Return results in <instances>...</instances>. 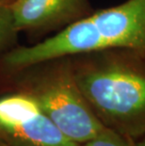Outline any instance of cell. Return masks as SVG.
Listing matches in <instances>:
<instances>
[{"label":"cell","mask_w":145,"mask_h":146,"mask_svg":"<svg viewBox=\"0 0 145 146\" xmlns=\"http://www.w3.org/2000/svg\"><path fill=\"white\" fill-rule=\"evenodd\" d=\"M70 58L80 91L102 125L133 141L144 136V61L123 49Z\"/></svg>","instance_id":"cell-1"},{"label":"cell","mask_w":145,"mask_h":146,"mask_svg":"<svg viewBox=\"0 0 145 146\" xmlns=\"http://www.w3.org/2000/svg\"><path fill=\"white\" fill-rule=\"evenodd\" d=\"M123 49L145 62V0H125L91 12L71 23L56 35L5 55L12 71H24L48 61L85 53Z\"/></svg>","instance_id":"cell-2"},{"label":"cell","mask_w":145,"mask_h":146,"mask_svg":"<svg viewBox=\"0 0 145 146\" xmlns=\"http://www.w3.org/2000/svg\"><path fill=\"white\" fill-rule=\"evenodd\" d=\"M45 68L16 81V91L31 96L68 138L82 144L104 125L97 119L75 80L70 57L48 61Z\"/></svg>","instance_id":"cell-3"},{"label":"cell","mask_w":145,"mask_h":146,"mask_svg":"<svg viewBox=\"0 0 145 146\" xmlns=\"http://www.w3.org/2000/svg\"><path fill=\"white\" fill-rule=\"evenodd\" d=\"M0 141L7 146H80L21 92L0 97Z\"/></svg>","instance_id":"cell-4"},{"label":"cell","mask_w":145,"mask_h":146,"mask_svg":"<svg viewBox=\"0 0 145 146\" xmlns=\"http://www.w3.org/2000/svg\"><path fill=\"white\" fill-rule=\"evenodd\" d=\"M9 6L16 31L66 27L91 12L88 0H13Z\"/></svg>","instance_id":"cell-5"},{"label":"cell","mask_w":145,"mask_h":146,"mask_svg":"<svg viewBox=\"0 0 145 146\" xmlns=\"http://www.w3.org/2000/svg\"><path fill=\"white\" fill-rule=\"evenodd\" d=\"M80 146H135L134 141L113 130L104 127L98 134Z\"/></svg>","instance_id":"cell-6"},{"label":"cell","mask_w":145,"mask_h":146,"mask_svg":"<svg viewBox=\"0 0 145 146\" xmlns=\"http://www.w3.org/2000/svg\"><path fill=\"white\" fill-rule=\"evenodd\" d=\"M9 4L0 6V51L16 33Z\"/></svg>","instance_id":"cell-7"},{"label":"cell","mask_w":145,"mask_h":146,"mask_svg":"<svg viewBox=\"0 0 145 146\" xmlns=\"http://www.w3.org/2000/svg\"><path fill=\"white\" fill-rule=\"evenodd\" d=\"M135 146H145V135L134 141Z\"/></svg>","instance_id":"cell-8"},{"label":"cell","mask_w":145,"mask_h":146,"mask_svg":"<svg viewBox=\"0 0 145 146\" xmlns=\"http://www.w3.org/2000/svg\"><path fill=\"white\" fill-rule=\"evenodd\" d=\"M9 0H0V6H4V5H7V4H10L8 3Z\"/></svg>","instance_id":"cell-9"},{"label":"cell","mask_w":145,"mask_h":146,"mask_svg":"<svg viewBox=\"0 0 145 146\" xmlns=\"http://www.w3.org/2000/svg\"><path fill=\"white\" fill-rule=\"evenodd\" d=\"M0 146H3V143H2V141H0Z\"/></svg>","instance_id":"cell-10"},{"label":"cell","mask_w":145,"mask_h":146,"mask_svg":"<svg viewBox=\"0 0 145 146\" xmlns=\"http://www.w3.org/2000/svg\"><path fill=\"white\" fill-rule=\"evenodd\" d=\"M3 146H7V145H5V144H4V143H3Z\"/></svg>","instance_id":"cell-11"}]
</instances>
